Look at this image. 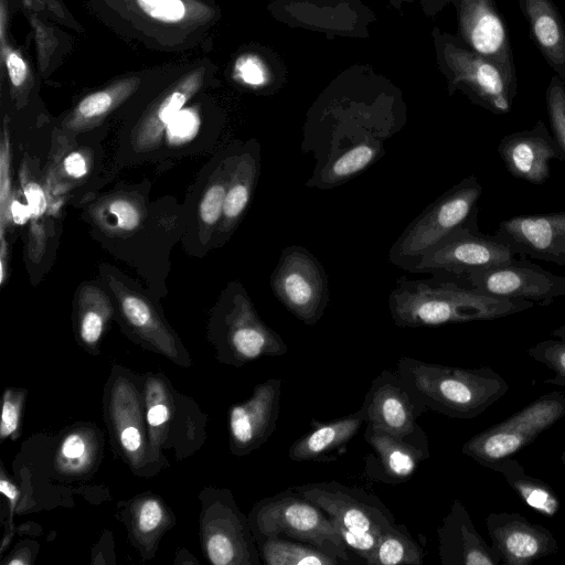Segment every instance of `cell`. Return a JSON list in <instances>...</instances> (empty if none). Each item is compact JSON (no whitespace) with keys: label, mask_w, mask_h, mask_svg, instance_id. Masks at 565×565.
<instances>
[{"label":"cell","mask_w":565,"mask_h":565,"mask_svg":"<svg viewBox=\"0 0 565 565\" xmlns=\"http://www.w3.org/2000/svg\"><path fill=\"white\" fill-rule=\"evenodd\" d=\"M534 307L524 299L483 294L450 277L409 280L401 277L388 297L393 322L403 328L495 320Z\"/></svg>","instance_id":"cell-1"},{"label":"cell","mask_w":565,"mask_h":565,"mask_svg":"<svg viewBox=\"0 0 565 565\" xmlns=\"http://www.w3.org/2000/svg\"><path fill=\"white\" fill-rule=\"evenodd\" d=\"M396 373L418 412L431 409L452 418H473L508 392L493 369H463L401 358Z\"/></svg>","instance_id":"cell-2"},{"label":"cell","mask_w":565,"mask_h":565,"mask_svg":"<svg viewBox=\"0 0 565 565\" xmlns=\"http://www.w3.org/2000/svg\"><path fill=\"white\" fill-rule=\"evenodd\" d=\"M481 194L482 186L475 175L447 190L401 233L390 249V262L411 271L424 254L478 215Z\"/></svg>","instance_id":"cell-3"},{"label":"cell","mask_w":565,"mask_h":565,"mask_svg":"<svg viewBox=\"0 0 565 565\" xmlns=\"http://www.w3.org/2000/svg\"><path fill=\"white\" fill-rule=\"evenodd\" d=\"M253 522L265 539L288 537L310 544L341 562L350 561L349 547L331 518L294 488L262 500L253 511Z\"/></svg>","instance_id":"cell-4"},{"label":"cell","mask_w":565,"mask_h":565,"mask_svg":"<svg viewBox=\"0 0 565 565\" xmlns=\"http://www.w3.org/2000/svg\"><path fill=\"white\" fill-rule=\"evenodd\" d=\"M565 417V392L545 393L503 422L469 438L461 452L481 466L512 457Z\"/></svg>","instance_id":"cell-5"},{"label":"cell","mask_w":565,"mask_h":565,"mask_svg":"<svg viewBox=\"0 0 565 565\" xmlns=\"http://www.w3.org/2000/svg\"><path fill=\"white\" fill-rule=\"evenodd\" d=\"M270 289L278 301L307 326L321 319L330 299L322 264L300 245L282 249L270 276Z\"/></svg>","instance_id":"cell-6"},{"label":"cell","mask_w":565,"mask_h":565,"mask_svg":"<svg viewBox=\"0 0 565 565\" xmlns=\"http://www.w3.org/2000/svg\"><path fill=\"white\" fill-rule=\"evenodd\" d=\"M515 256L497 234H482L475 215L424 254L411 271L458 279L473 270L509 263Z\"/></svg>","instance_id":"cell-7"},{"label":"cell","mask_w":565,"mask_h":565,"mask_svg":"<svg viewBox=\"0 0 565 565\" xmlns=\"http://www.w3.org/2000/svg\"><path fill=\"white\" fill-rule=\"evenodd\" d=\"M470 287L500 298L524 299L550 306L565 296V276L555 275L525 259L470 271L458 278Z\"/></svg>","instance_id":"cell-8"},{"label":"cell","mask_w":565,"mask_h":565,"mask_svg":"<svg viewBox=\"0 0 565 565\" xmlns=\"http://www.w3.org/2000/svg\"><path fill=\"white\" fill-rule=\"evenodd\" d=\"M446 62L452 87L462 89L470 99L495 115L511 111L516 95V78L495 62L471 51L450 45Z\"/></svg>","instance_id":"cell-9"},{"label":"cell","mask_w":565,"mask_h":565,"mask_svg":"<svg viewBox=\"0 0 565 565\" xmlns=\"http://www.w3.org/2000/svg\"><path fill=\"white\" fill-rule=\"evenodd\" d=\"M292 488L351 531L381 536L396 524L384 503L361 489L335 481L306 483Z\"/></svg>","instance_id":"cell-10"},{"label":"cell","mask_w":565,"mask_h":565,"mask_svg":"<svg viewBox=\"0 0 565 565\" xmlns=\"http://www.w3.org/2000/svg\"><path fill=\"white\" fill-rule=\"evenodd\" d=\"M486 527L491 546L507 565H530L558 552L553 533L519 512H491Z\"/></svg>","instance_id":"cell-11"},{"label":"cell","mask_w":565,"mask_h":565,"mask_svg":"<svg viewBox=\"0 0 565 565\" xmlns=\"http://www.w3.org/2000/svg\"><path fill=\"white\" fill-rule=\"evenodd\" d=\"M494 234L516 255L565 267V209L509 217Z\"/></svg>","instance_id":"cell-12"},{"label":"cell","mask_w":565,"mask_h":565,"mask_svg":"<svg viewBox=\"0 0 565 565\" xmlns=\"http://www.w3.org/2000/svg\"><path fill=\"white\" fill-rule=\"evenodd\" d=\"M228 305L226 340L235 361L247 362L287 353L286 342L259 318L241 285L233 286Z\"/></svg>","instance_id":"cell-13"},{"label":"cell","mask_w":565,"mask_h":565,"mask_svg":"<svg viewBox=\"0 0 565 565\" xmlns=\"http://www.w3.org/2000/svg\"><path fill=\"white\" fill-rule=\"evenodd\" d=\"M498 153L512 177L536 185L550 179L551 160L565 163L558 145L541 119L531 129L503 136Z\"/></svg>","instance_id":"cell-14"},{"label":"cell","mask_w":565,"mask_h":565,"mask_svg":"<svg viewBox=\"0 0 565 565\" xmlns=\"http://www.w3.org/2000/svg\"><path fill=\"white\" fill-rule=\"evenodd\" d=\"M460 32L469 50L495 62L516 78L513 51L495 0H461Z\"/></svg>","instance_id":"cell-15"},{"label":"cell","mask_w":565,"mask_h":565,"mask_svg":"<svg viewBox=\"0 0 565 565\" xmlns=\"http://www.w3.org/2000/svg\"><path fill=\"white\" fill-rule=\"evenodd\" d=\"M362 407L372 429L407 437L418 427L419 412L396 372L384 370L372 381Z\"/></svg>","instance_id":"cell-16"},{"label":"cell","mask_w":565,"mask_h":565,"mask_svg":"<svg viewBox=\"0 0 565 565\" xmlns=\"http://www.w3.org/2000/svg\"><path fill=\"white\" fill-rule=\"evenodd\" d=\"M281 380L268 379L258 384L252 397L232 407L230 430L237 452L259 448L271 436L280 412Z\"/></svg>","instance_id":"cell-17"},{"label":"cell","mask_w":565,"mask_h":565,"mask_svg":"<svg viewBox=\"0 0 565 565\" xmlns=\"http://www.w3.org/2000/svg\"><path fill=\"white\" fill-rule=\"evenodd\" d=\"M438 555L443 565H499L501 558L473 525L463 505L455 499L437 529Z\"/></svg>","instance_id":"cell-18"},{"label":"cell","mask_w":565,"mask_h":565,"mask_svg":"<svg viewBox=\"0 0 565 565\" xmlns=\"http://www.w3.org/2000/svg\"><path fill=\"white\" fill-rule=\"evenodd\" d=\"M364 438L376 454L379 471L373 478L386 483L407 481L429 457L427 437L419 426L407 437H395L366 425Z\"/></svg>","instance_id":"cell-19"},{"label":"cell","mask_w":565,"mask_h":565,"mask_svg":"<svg viewBox=\"0 0 565 565\" xmlns=\"http://www.w3.org/2000/svg\"><path fill=\"white\" fill-rule=\"evenodd\" d=\"M204 70H195L174 83L150 108L137 126L132 145L137 151L157 148L169 122L202 85Z\"/></svg>","instance_id":"cell-20"},{"label":"cell","mask_w":565,"mask_h":565,"mask_svg":"<svg viewBox=\"0 0 565 565\" xmlns=\"http://www.w3.org/2000/svg\"><path fill=\"white\" fill-rule=\"evenodd\" d=\"M531 38L545 62L565 82V22L553 0H519Z\"/></svg>","instance_id":"cell-21"},{"label":"cell","mask_w":565,"mask_h":565,"mask_svg":"<svg viewBox=\"0 0 565 565\" xmlns=\"http://www.w3.org/2000/svg\"><path fill=\"white\" fill-rule=\"evenodd\" d=\"M365 424L363 407L331 422L312 420V428L295 440L288 457L294 461L330 460L331 454L343 449Z\"/></svg>","instance_id":"cell-22"},{"label":"cell","mask_w":565,"mask_h":565,"mask_svg":"<svg viewBox=\"0 0 565 565\" xmlns=\"http://www.w3.org/2000/svg\"><path fill=\"white\" fill-rule=\"evenodd\" d=\"M385 154L384 140L366 138L337 150L316 169L307 188L329 190L353 179Z\"/></svg>","instance_id":"cell-23"},{"label":"cell","mask_w":565,"mask_h":565,"mask_svg":"<svg viewBox=\"0 0 565 565\" xmlns=\"http://www.w3.org/2000/svg\"><path fill=\"white\" fill-rule=\"evenodd\" d=\"M259 150L253 149L235 158L224 201L222 214V233H231L245 213L259 174Z\"/></svg>","instance_id":"cell-24"},{"label":"cell","mask_w":565,"mask_h":565,"mask_svg":"<svg viewBox=\"0 0 565 565\" xmlns=\"http://www.w3.org/2000/svg\"><path fill=\"white\" fill-rule=\"evenodd\" d=\"M489 469L501 473L522 501L535 512L547 518L558 513L561 501L553 488L527 475L516 459L507 457L492 463Z\"/></svg>","instance_id":"cell-25"},{"label":"cell","mask_w":565,"mask_h":565,"mask_svg":"<svg viewBox=\"0 0 565 565\" xmlns=\"http://www.w3.org/2000/svg\"><path fill=\"white\" fill-rule=\"evenodd\" d=\"M138 85L139 78L130 77L87 95L66 118L64 127L71 131H83L93 128L127 99Z\"/></svg>","instance_id":"cell-26"},{"label":"cell","mask_w":565,"mask_h":565,"mask_svg":"<svg viewBox=\"0 0 565 565\" xmlns=\"http://www.w3.org/2000/svg\"><path fill=\"white\" fill-rule=\"evenodd\" d=\"M369 565H422L424 552L403 524H395L384 532L365 562Z\"/></svg>","instance_id":"cell-27"},{"label":"cell","mask_w":565,"mask_h":565,"mask_svg":"<svg viewBox=\"0 0 565 565\" xmlns=\"http://www.w3.org/2000/svg\"><path fill=\"white\" fill-rule=\"evenodd\" d=\"M262 556L266 565H338L340 559L291 539H265Z\"/></svg>","instance_id":"cell-28"},{"label":"cell","mask_w":565,"mask_h":565,"mask_svg":"<svg viewBox=\"0 0 565 565\" xmlns=\"http://www.w3.org/2000/svg\"><path fill=\"white\" fill-rule=\"evenodd\" d=\"M81 320L79 332L84 342L96 343L104 330V324L110 315L108 297L94 286H86L81 290Z\"/></svg>","instance_id":"cell-29"},{"label":"cell","mask_w":565,"mask_h":565,"mask_svg":"<svg viewBox=\"0 0 565 565\" xmlns=\"http://www.w3.org/2000/svg\"><path fill=\"white\" fill-rule=\"evenodd\" d=\"M97 221L105 230L115 233L136 231L143 220L140 204L126 195L106 200L98 206Z\"/></svg>","instance_id":"cell-30"},{"label":"cell","mask_w":565,"mask_h":565,"mask_svg":"<svg viewBox=\"0 0 565 565\" xmlns=\"http://www.w3.org/2000/svg\"><path fill=\"white\" fill-rule=\"evenodd\" d=\"M21 186L25 196L26 203L31 211V248L30 253L33 259L38 260L44 250V228L39 225L40 220L47 209V198L43 188L29 178L28 167L25 164L21 168L20 173Z\"/></svg>","instance_id":"cell-31"},{"label":"cell","mask_w":565,"mask_h":565,"mask_svg":"<svg viewBox=\"0 0 565 565\" xmlns=\"http://www.w3.org/2000/svg\"><path fill=\"white\" fill-rule=\"evenodd\" d=\"M553 338L530 347L526 353L539 363L554 372V376L544 381L546 384L565 385V326L551 331Z\"/></svg>","instance_id":"cell-32"},{"label":"cell","mask_w":565,"mask_h":565,"mask_svg":"<svg viewBox=\"0 0 565 565\" xmlns=\"http://www.w3.org/2000/svg\"><path fill=\"white\" fill-rule=\"evenodd\" d=\"M551 134L565 159V82L552 76L545 92Z\"/></svg>","instance_id":"cell-33"},{"label":"cell","mask_w":565,"mask_h":565,"mask_svg":"<svg viewBox=\"0 0 565 565\" xmlns=\"http://www.w3.org/2000/svg\"><path fill=\"white\" fill-rule=\"evenodd\" d=\"M235 158L236 157L230 160L226 169L223 170L216 180L209 185L202 198L200 204V218L209 228L216 225L222 218L224 201Z\"/></svg>","instance_id":"cell-34"},{"label":"cell","mask_w":565,"mask_h":565,"mask_svg":"<svg viewBox=\"0 0 565 565\" xmlns=\"http://www.w3.org/2000/svg\"><path fill=\"white\" fill-rule=\"evenodd\" d=\"M11 147L7 124L4 122L0 146V241L6 239V228L11 222Z\"/></svg>","instance_id":"cell-35"},{"label":"cell","mask_w":565,"mask_h":565,"mask_svg":"<svg viewBox=\"0 0 565 565\" xmlns=\"http://www.w3.org/2000/svg\"><path fill=\"white\" fill-rule=\"evenodd\" d=\"M139 8L153 20L163 23H178L186 14L182 0H136Z\"/></svg>","instance_id":"cell-36"},{"label":"cell","mask_w":565,"mask_h":565,"mask_svg":"<svg viewBox=\"0 0 565 565\" xmlns=\"http://www.w3.org/2000/svg\"><path fill=\"white\" fill-rule=\"evenodd\" d=\"M268 71L254 54L241 55L234 64V77L250 87H262L268 82Z\"/></svg>","instance_id":"cell-37"},{"label":"cell","mask_w":565,"mask_h":565,"mask_svg":"<svg viewBox=\"0 0 565 565\" xmlns=\"http://www.w3.org/2000/svg\"><path fill=\"white\" fill-rule=\"evenodd\" d=\"M331 522L349 550H352L366 562L373 554L380 536L363 531H351L333 519H331Z\"/></svg>","instance_id":"cell-38"},{"label":"cell","mask_w":565,"mask_h":565,"mask_svg":"<svg viewBox=\"0 0 565 565\" xmlns=\"http://www.w3.org/2000/svg\"><path fill=\"white\" fill-rule=\"evenodd\" d=\"M1 57L12 86L15 88L21 87L29 76V67L24 57L18 50L7 43L1 45Z\"/></svg>","instance_id":"cell-39"},{"label":"cell","mask_w":565,"mask_h":565,"mask_svg":"<svg viewBox=\"0 0 565 565\" xmlns=\"http://www.w3.org/2000/svg\"><path fill=\"white\" fill-rule=\"evenodd\" d=\"M199 124V116L194 110L181 109L169 122L167 129L172 140L184 141L195 135Z\"/></svg>","instance_id":"cell-40"},{"label":"cell","mask_w":565,"mask_h":565,"mask_svg":"<svg viewBox=\"0 0 565 565\" xmlns=\"http://www.w3.org/2000/svg\"><path fill=\"white\" fill-rule=\"evenodd\" d=\"M162 519V511L160 505L154 500L146 501L138 514V525L142 532H150L154 530Z\"/></svg>","instance_id":"cell-41"},{"label":"cell","mask_w":565,"mask_h":565,"mask_svg":"<svg viewBox=\"0 0 565 565\" xmlns=\"http://www.w3.org/2000/svg\"><path fill=\"white\" fill-rule=\"evenodd\" d=\"M63 170L73 179H81L88 172L86 157L79 151L68 153L63 160Z\"/></svg>","instance_id":"cell-42"},{"label":"cell","mask_w":565,"mask_h":565,"mask_svg":"<svg viewBox=\"0 0 565 565\" xmlns=\"http://www.w3.org/2000/svg\"><path fill=\"white\" fill-rule=\"evenodd\" d=\"M19 412L17 405L6 397L1 417V437L12 434L18 427Z\"/></svg>","instance_id":"cell-43"},{"label":"cell","mask_w":565,"mask_h":565,"mask_svg":"<svg viewBox=\"0 0 565 565\" xmlns=\"http://www.w3.org/2000/svg\"><path fill=\"white\" fill-rule=\"evenodd\" d=\"M85 451V440L78 434L68 435L61 447V452L66 459H79Z\"/></svg>","instance_id":"cell-44"},{"label":"cell","mask_w":565,"mask_h":565,"mask_svg":"<svg viewBox=\"0 0 565 565\" xmlns=\"http://www.w3.org/2000/svg\"><path fill=\"white\" fill-rule=\"evenodd\" d=\"M10 217L11 222L17 225H24L31 221V211L28 203L23 204L15 196H12L10 203Z\"/></svg>","instance_id":"cell-45"},{"label":"cell","mask_w":565,"mask_h":565,"mask_svg":"<svg viewBox=\"0 0 565 565\" xmlns=\"http://www.w3.org/2000/svg\"><path fill=\"white\" fill-rule=\"evenodd\" d=\"M120 441L122 447L129 451L135 452L141 445V438L139 430L134 426L124 428L120 433Z\"/></svg>","instance_id":"cell-46"},{"label":"cell","mask_w":565,"mask_h":565,"mask_svg":"<svg viewBox=\"0 0 565 565\" xmlns=\"http://www.w3.org/2000/svg\"><path fill=\"white\" fill-rule=\"evenodd\" d=\"M169 418V411L163 404H156L149 408L147 413V420L151 426H160Z\"/></svg>","instance_id":"cell-47"},{"label":"cell","mask_w":565,"mask_h":565,"mask_svg":"<svg viewBox=\"0 0 565 565\" xmlns=\"http://www.w3.org/2000/svg\"><path fill=\"white\" fill-rule=\"evenodd\" d=\"M0 490L10 500H14L18 497L17 488L4 479H1Z\"/></svg>","instance_id":"cell-48"},{"label":"cell","mask_w":565,"mask_h":565,"mask_svg":"<svg viewBox=\"0 0 565 565\" xmlns=\"http://www.w3.org/2000/svg\"><path fill=\"white\" fill-rule=\"evenodd\" d=\"M561 461L562 463L564 465L565 467V449L563 450L562 455H561Z\"/></svg>","instance_id":"cell-49"}]
</instances>
